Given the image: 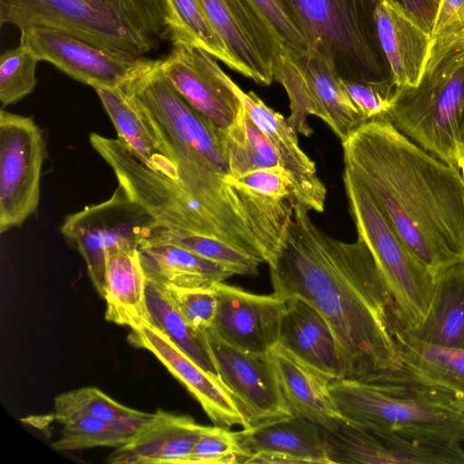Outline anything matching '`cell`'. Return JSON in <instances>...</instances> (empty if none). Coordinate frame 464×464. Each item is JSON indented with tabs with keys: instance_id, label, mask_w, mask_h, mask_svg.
Returning <instances> with one entry per match:
<instances>
[{
	"instance_id": "cell-2",
	"label": "cell",
	"mask_w": 464,
	"mask_h": 464,
	"mask_svg": "<svg viewBox=\"0 0 464 464\" xmlns=\"http://www.w3.org/2000/svg\"><path fill=\"white\" fill-rule=\"evenodd\" d=\"M342 144L344 167L433 277L464 261V184L457 168L387 119L363 123Z\"/></svg>"
},
{
	"instance_id": "cell-5",
	"label": "cell",
	"mask_w": 464,
	"mask_h": 464,
	"mask_svg": "<svg viewBox=\"0 0 464 464\" xmlns=\"http://www.w3.org/2000/svg\"><path fill=\"white\" fill-rule=\"evenodd\" d=\"M342 420L436 440L464 442V411L444 391L397 378L374 382L333 380Z\"/></svg>"
},
{
	"instance_id": "cell-15",
	"label": "cell",
	"mask_w": 464,
	"mask_h": 464,
	"mask_svg": "<svg viewBox=\"0 0 464 464\" xmlns=\"http://www.w3.org/2000/svg\"><path fill=\"white\" fill-rule=\"evenodd\" d=\"M160 61L164 76L191 107L218 127L233 123L242 103L234 82L215 57L200 48L177 44Z\"/></svg>"
},
{
	"instance_id": "cell-28",
	"label": "cell",
	"mask_w": 464,
	"mask_h": 464,
	"mask_svg": "<svg viewBox=\"0 0 464 464\" xmlns=\"http://www.w3.org/2000/svg\"><path fill=\"white\" fill-rule=\"evenodd\" d=\"M236 436L248 459L267 450L303 459L307 464H332L322 428L298 415L243 429Z\"/></svg>"
},
{
	"instance_id": "cell-25",
	"label": "cell",
	"mask_w": 464,
	"mask_h": 464,
	"mask_svg": "<svg viewBox=\"0 0 464 464\" xmlns=\"http://www.w3.org/2000/svg\"><path fill=\"white\" fill-rule=\"evenodd\" d=\"M404 330L433 346L464 349V261L434 276L432 297L424 319Z\"/></svg>"
},
{
	"instance_id": "cell-32",
	"label": "cell",
	"mask_w": 464,
	"mask_h": 464,
	"mask_svg": "<svg viewBox=\"0 0 464 464\" xmlns=\"http://www.w3.org/2000/svg\"><path fill=\"white\" fill-rule=\"evenodd\" d=\"M223 144L229 174L236 179L247 172L279 165L268 139L243 105L233 123L223 128Z\"/></svg>"
},
{
	"instance_id": "cell-30",
	"label": "cell",
	"mask_w": 464,
	"mask_h": 464,
	"mask_svg": "<svg viewBox=\"0 0 464 464\" xmlns=\"http://www.w3.org/2000/svg\"><path fill=\"white\" fill-rule=\"evenodd\" d=\"M163 1L166 39L172 45L186 44L200 48L237 72V63L198 0Z\"/></svg>"
},
{
	"instance_id": "cell-3",
	"label": "cell",
	"mask_w": 464,
	"mask_h": 464,
	"mask_svg": "<svg viewBox=\"0 0 464 464\" xmlns=\"http://www.w3.org/2000/svg\"><path fill=\"white\" fill-rule=\"evenodd\" d=\"M146 126L178 169L182 188L209 220L220 225L237 212L246 188L229 174L223 128L191 107L160 69V59H139L121 86Z\"/></svg>"
},
{
	"instance_id": "cell-31",
	"label": "cell",
	"mask_w": 464,
	"mask_h": 464,
	"mask_svg": "<svg viewBox=\"0 0 464 464\" xmlns=\"http://www.w3.org/2000/svg\"><path fill=\"white\" fill-rule=\"evenodd\" d=\"M146 280L147 303L153 325L203 370L219 379L204 332L188 324L161 285Z\"/></svg>"
},
{
	"instance_id": "cell-12",
	"label": "cell",
	"mask_w": 464,
	"mask_h": 464,
	"mask_svg": "<svg viewBox=\"0 0 464 464\" xmlns=\"http://www.w3.org/2000/svg\"><path fill=\"white\" fill-rule=\"evenodd\" d=\"M332 464H464L460 443L420 438L341 420L323 429Z\"/></svg>"
},
{
	"instance_id": "cell-4",
	"label": "cell",
	"mask_w": 464,
	"mask_h": 464,
	"mask_svg": "<svg viewBox=\"0 0 464 464\" xmlns=\"http://www.w3.org/2000/svg\"><path fill=\"white\" fill-rule=\"evenodd\" d=\"M386 119L423 150L458 169L464 153V36L432 41L419 84L397 88Z\"/></svg>"
},
{
	"instance_id": "cell-18",
	"label": "cell",
	"mask_w": 464,
	"mask_h": 464,
	"mask_svg": "<svg viewBox=\"0 0 464 464\" xmlns=\"http://www.w3.org/2000/svg\"><path fill=\"white\" fill-rule=\"evenodd\" d=\"M129 343L151 353L199 402L217 426L248 428L240 407L221 381L207 372L162 331L151 324L130 329Z\"/></svg>"
},
{
	"instance_id": "cell-43",
	"label": "cell",
	"mask_w": 464,
	"mask_h": 464,
	"mask_svg": "<svg viewBox=\"0 0 464 464\" xmlns=\"http://www.w3.org/2000/svg\"><path fill=\"white\" fill-rule=\"evenodd\" d=\"M430 36L432 41L464 36V0H440Z\"/></svg>"
},
{
	"instance_id": "cell-45",
	"label": "cell",
	"mask_w": 464,
	"mask_h": 464,
	"mask_svg": "<svg viewBox=\"0 0 464 464\" xmlns=\"http://www.w3.org/2000/svg\"><path fill=\"white\" fill-rule=\"evenodd\" d=\"M249 464H307L303 459L278 451H257L246 460Z\"/></svg>"
},
{
	"instance_id": "cell-37",
	"label": "cell",
	"mask_w": 464,
	"mask_h": 464,
	"mask_svg": "<svg viewBox=\"0 0 464 464\" xmlns=\"http://www.w3.org/2000/svg\"><path fill=\"white\" fill-rule=\"evenodd\" d=\"M120 20L154 48L166 39L163 0H108Z\"/></svg>"
},
{
	"instance_id": "cell-39",
	"label": "cell",
	"mask_w": 464,
	"mask_h": 464,
	"mask_svg": "<svg viewBox=\"0 0 464 464\" xmlns=\"http://www.w3.org/2000/svg\"><path fill=\"white\" fill-rule=\"evenodd\" d=\"M247 459L236 432L217 425L203 426L187 464H237L246 463Z\"/></svg>"
},
{
	"instance_id": "cell-23",
	"label": "cell",
	"mask_w": 464,
	"mask_h": 464,
	"mask_svg": "<svg viewBox=\"0 0 464 464\" xmlns=\"http://www.w3.org/2000/svg\"><path fill=\"white\" fill-rule=\"evenodd\" d=\"M285 299L277 343L333 380L344 378L334 336L322 314L300 297Z\"/></svg>"
},
{
	"instance_id": "cell-40",
	"label": "cell",
	"mask_w": 464,
	"mask_h": 464,
	"mask_svg": "<svg viewBox=\"0 0 464 464\" xmlns=\"http://www.w3.org/2000/svg\"><path fill=\"white\" fill-rule=\"evenodd\" d=\"M161 286L191 327L203 333L212 326L218 305L214 285L198 288Z\"/></svg>"
},
{
	"instance_id": "cell-1",
	"label": "cell",
	"mask_w": 464,
	"mask_h": 464,
	"mask_svg": "<svg viewBox=\"0 0 464 464\" xmlns=\"http://www.w3.org/2000/svg\"><path fill=\"white\" fill-rule=\"evenodd\" d=\"M295 200L275 260L274 293L297 296L328 323L344 378L373 382L402 368L392 326L399 320L386 279L361 238L353 243L323 232Z\"/></svg>"
},
{
	"instance_id": "cell-20",
	"label": "cell",
	"mask_w": 464,
	"mask_h": 464,
	"mask_svg": "<svg viewBox=\"0 0 464 464\" xmlns=\"http://www.w3.org/2000/svg\"><path fill=\"white\" fill-rule=\"evenodd\" d=\"M203 426L188 415L163 410L153 413L107 458L110 464H187Z\"/></svg>"
},
{
	"instance_id": "cell-22",
	"label": "cell",
	"mask_w": 464,
	"mask_h": 464,
	"mask_svg": "<svg viewBox=\"0 0 464 464\" xmlns=\"http://www.w3.org/2000/svg\"><path fill=\"white\" fill-rule=\"evenodd\" d=\"M268 353L292 413L334 430L342 418L330 392L333 379L279 343Z\"/></svg>"
},
{
	"instance_id": "cell-33",
	"label": "cell",
	"mask_w": 464,
	"mask_h": 464,
	"mask_svg": "<svg viewBox=\"0 0 464 464\" xmlns=\"http://www.w3.org/2000/svg\"><path fill=\"white\" fill-rule=\"evenodd\" d=\"M54 418L87 415L139 430L153 413L124 406L96 387H82L56 396Z\"/></svg>"
},
{
	"instance_id": "cell-19",
	"label": "cell",
	"mask_w": 464,
	"mask_h": 464,
	"mask_svg": "<svg viewBox=\"0 0 464 464\" xmlns=\"http://www.w3.org/2000/svg\"><path fill=\"white\" fill-rule=\"evenodd\" d=\"M234 90L271 143L279 165L292 182L295 200L309 210L323 212L326 188L317 175L314 162L299 147L297 132L282 114L268 107L254 92H245L235 82Z\"/></svg>"
},
{
	"instance_id": "cell-9",
	"label": "cell",
	"mask_w": 464,
	"mask_h": 464,
	"mask_svg": "<svg viewBox=\"0 0 464 464\" xmlns=\"http://www.w3.org/2000/svg\"><path fill=\"white\" fill-rule=\"evenodd\" d=\"M0 24L58 30L132 59L154 49L120 20L108 0H0Z\"/></svg>"
},
{
	"instance_id": "cell-46",
	"label": "cell",
	"mask_w": 464,
	"mask_h": 464,
	"mask_svg": "<svg viewBox=\"0 0 464 464\" xmlns=\"http://www.w3.org/2000/svg\"><path fill=\"white\" fill-rule=\"evenodd\" d=\"M458 169L460 172L461 179H462V181H463V184H464V153L462 154V156H461V158H460V160L459 161Z\"/></svg>"
},
{
	"instance_id": "cell-29",
	"label": "cell",
	"mask_w": 464,
	"mask_h": 464,
	"mask_svg": "<svg viewBox=\"0 0 464 464\" xmlns=\"http://www.w3.org/2000/svg\"><path fill=\"white\" fill-rule=\"evenodd\" d=\"M118 140L150 169L178 179V169L151 134L121 87L94 86Z\"/></svg>"
},
{
	"instance_id": "cell-10",
	"label": "cell",
	"mask_w": 464,
	"mask_h": 464,
	"mask_svg": "<svg viewBox=\"0 0 464 464\" xmlns=\"http://www.w3.org/2000/svg\"><path fill=\"white\" fill-rule=\"evenodd\" d=\"M158 227L153 217L119 185L107 200L68 215L61 232L83 257L89 276L103 298L106 252L138 250Z\"/></svg>"
},
{
	"instance_id": "cell-38",
	"label": "cell",
	"mask_w": 464,
	"mask_h": 464,
	"mask_svg": "<svg viewBox=\"0 0 464 464\" xmlns=\"http://www.w3.org/2000/svg\"><path fill=\"white\" fill-rule=\"evenodd\" d=\"M342 87L364 122L386 119L394 105L397 87L390 79L358 82L340 77Z\"/></svg>"
},
{
	"instance_id": "cell-21",
	"label": "cell",
	"mask_w": 464,
	"mask_h": 464,
	"mask_svg": "<svg viewBox=\"0 0 464 464\" xmlns=\"http://www.w3.org/2000/svg\"><path fill=\"white\" fill-rule=\"evenodd\" d=\"M379 44L398 89L416 87L428 63L432 39L404 13L380 0L374 9Z\"/></svg>"
},
{
	"instance_id": "cell-14",
	"label": "cell",
	"mask_w": 464,
	"mask_h": 464,
	"mask_svg": "<svg viewBox=\"0 0 464 464\" xmlns=\"http://www.w3.org/2000/svg\"><path fill=\"white\" fill-rule=\"evenodd\" d=\"M227 45L237 72L260 85L274 81L282 44L250 0H198Z\"/></svg>"
},
{
	"instance_id": "cell-34",
	"label": "cell",
	"mask_w": 464,
	"mask_h": 464,
	"mask_svg": "<svg viewBox=\"0 0 464 464\" xmlns=\"http://www.w3.org/2000/svg\"><path fill=\"white\" fill-rule=\"evenodd\" d=\"M63 425L61 437L53 443L55 450H82L95 447H120L136 430L87 415L55 418Z\"/></svg>"
},
{
	"instance_id": "cell-8",
	"label": "cell",
	"mask_w": 464,
	"mask_h": 464,
	"mask_svg": "<svg viewBox=\"0 0 464 464\" xmlns=\"http://www.w3.org/2000/svg\"><path fill=\"white\" fill-rule=\"evenodd\" d=\"M273 73L274 81L288 95L286 120L297 133L312 134L309 115L324 121L342 141L365 123L343 91L334 67L318 53L282 46Z\"/></svg>"
},
{
	"instance_id": "cell-35",
	"label": "cell",
	"mask_w": 464,
	"mask_h": 464,
	"mask_svg": "<svg viewBox=\"0 0 464 464\" xmlns=\"http://www.w3.org/2000/svg\"><path fill=\"white\" fill-rule=\"evenodd\" d=\"M149 237L188 250L225 266L235 275L256 276L258 274L260 260L212 237L160 227Z\"/></svg>"
},
{
	"instance_id": "cell-11",
	"label": "cell",
	"mask_w": 464,
	"mask_h": 464,
	"mask_svg": "<svg viewBox=\"0 0 464 464\" xmlns=\"http://www.w3.org/2000/svg\"><path fill=\"white\" fill-rule=\"evenodd\" d=\"M46 156L43 132L33 118L0 111V232L20 227L37 210L42 167Z\"/></svg>"
},
{
	"instance_id": "cell-24",
	"label": "cell",
	"mask_w": 464,
	"mask_h": 464,
	"mask_svg": "<svg viewBox=\"0 0 464 464\" xmlns=\"http://www.w3.org/2000/svg\"><path fill=\"white\" fill-rule=\"evenodd\" d=\"M392 333L402 368L385 378L438 388L464 411V349H444L423 343L407 333L400 321L393 324Z\"/></svg>"
},
{
	"instance_id": "cell-26",
	"label": "cell",
	"mask_w": 464,
	"mask_h": 464,
	"mask_svg": "<svg viewBox=\"0 0 464 464\" xmlns=\"http://www.w3.org/2000/svg\"><path fill=\"white\" fill-rule=\"evenodd\" d=\"M146 284L139 249L116 248L106 252L105 319L130 329L153 325Z\"/></svg>"
},
{
	"instance_id": "cell-44",
	"label": "cell",
	"mask_w": 464,
	"mask_h": 464,
	"mask_svg": "<svg viewBox=\"0 0 464 464\" xmlns=\"http://www.w3.org/2000/svg\"><path fill=\"white\" fill-rule=\"evenodd\" d=\"M397 7L430 34L440 0H382Z\"/></svg>"
},
{
	"instance_id": "cell-17",
	"label": "cell",
	"mask_w": 464,
	"mask_h": 464,
	"mask_svg": "<svg viewBox=\"0 0 464 464\" xmlns=\"http://www.w3.org/2000/svg\"><path fill=\"white\" fill-rule=\"evenodd\" d=\"M217 313L209 330L225 343L252 353H267L279 339L285 299L256 295L219 282Z\"/></svg>"
},
{
	"instance_id": "cell-7",
	"label": "cell",
	"mask_w": 464,
	"mask_h": 464,
	"mask_svg": "<svg viewBox=\"0 0 464 464\" xmlns=\"http://www.w3.org/2000/svg\"><path fill=\"white\" fill-rule=\"evenodd\" d=\"M343 183L358 237L369 247L386 279L402 328H412L428 312L434 277L407 248L366 188L346 167Z\"/></svg>"
},
{
	"instance_id": "cell-36",
	"label": "cell",
	"mask_w": 464,
	"mask_h": 464,
	"mask_svg": "<svg viewBox=\"0 0 464 464\" xmlns=\"http://www.w3.org/2000/svg\"><path fill=\"white\" fill-rule=\"evenodd\" d=\"M40 62L27 48L19 45L0 56V102L2 108L29 95L37 84L35 75Z\"/></svg>"
},
{
	"instance_id": "cell-6",
	"label": "cell",
	"mask_w": 464,
	"mask_h": 464,
	"mask_svg": "<svg viewBox=\"0 0 464 464\" xmlns=\"http://www.w3.org/2000/svg\"><path fill=\"white\" fill-rule=\"evenodd\" d=\"M318 53L345 80H382V52L374 22L380 0H288Z\"/></svg>"
},
{
	"instance_id": "cell-13",
	"label": "cell",
	"mask_w": 464,
	"mask_h": 464,
	"mask_svg": "<svg viewBox=\"0 0 464 464\" xmlns=\"http://www.w3.org/2000/svg\"><path fill=\"white\" fill-rule=\"evenodd\" d=\"M204 334L219 380L240 407L248 428L294 415L268 353L239 350L209 329Z\"/></svg>"
},
{
	"instance_id": "cell-27",
	"label": "cell",
	"mask_w": 464,
	"mask_h": 464,
	"mask_svg": "<svg viewBox=\"0 0 464 464\" xmlns=\"http://www.w3.org/2000/svg\"><path fill=\"white\" fill-rule=\"evenodd\" d=\"M139 256L146 278L164 286L210 287L235 275L188 250L151 237L140 243Z\"/></svg>"
},
{
	"instance_id": "cell-42",
	"label": "cell",
	"mask_w": 464,
	"mask_h": 464,
	"mask_svg": "<svg viewBox=\"0 0 464 464\" xmlns=\"http://www.w3.org/2000/svg\"><path fill=\"white\" fill-rule=\"evenodd\" d=\"M237 180L259 196L269 199L294 198L292 182L280 165L247 172Z\"/></svg>"
},
{
	"instance_id": "cell-41",
	"label": "cell",
	"mask_w": 464,
	"mask_h": 464,
	"mask_svg": "<svg viewBox=\"0 0 464 464\" xmlns=\"http://www.w3.org/2000/svg\"><path fill=\"white\" fill-rule=\"evenodd\" d=\"M278 36L283 46L308 50L300 21L288 0H250Z\"/></svg>"
},
{
	"instance_id": "cell-16",
	"label": "cell",
	"mask_w": 464,
	"mask_h": 464,
	"mask_svg": "<svg viewBox=\"0 0 464 464\" xmlns=\"http://www.w3.org/2000/svg\"><path fill=\"white\" fill-rule=\"evenodd\" d=\"M20 44L72 79L94 86L121 87L138 59L118 55L66 33L45 27L21 30Z\"/></svg>"
}]
</instances>
